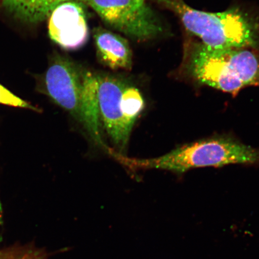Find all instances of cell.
<instances>
[{"mask_svg": "<svg viewBox=\"0 0 259 259\" xmlns=\"http://www.w3.org/2000/svg\"><path fill=\"white\" fill-rule=\"evenodd\" d=\"M181 70L202 85L236 96L245 87H259V48L213 49L186 40Z\"/></svg>", "mask_w": 259, "mask_h": 259, "instance_id": "obj_1", "label": "cell"}, {"mask_svg": "<svg viewBox=\"0 0 259 259\" xmlns=\"http://www.w3.org/2000/svg\"><path fill=\"white\" fill-rule=\"evenodd\" d=\"M174 13L189 33L213 49L259 48V21L238 8L223 12L199 11L184 0H155Z\"/></svg>", "mask_w": 259, "mask_h": 259, "instance_id": "obj_2", "label": "cell"}, {"mask_svg": "<svg viewBox=\"0 0 259 259\" xmlns=\"http://www.w3.org/2000/svg\"><path fill=\"white\" fill-rule=\"evenodd\" d=\"M131 168L163 169L183 174L193 168L222 167L232 164L259 165V149L244 145L229 136L212 138L184 145L158 158L117 159Z\"/></svg>", "mask_w": 259, "mask_h": 259, "instance_id": "obj_3", "label": "cell"}, {"mask_svg": "<svg viewBox=\"0 0 259 259\" xmlns=\"http://www.w3.org/2000/svg\"><path fill=\"white\" fill-rule=\"evenodd\" d=\"M88 5L105 23L135 40L147 41L163 32L153 10L141 0H76Z\"/></svg>", "mask_w": 259, "mask_h": 259, "instance_id": "obj_4", "label": "cell"}, {"mask_svg": "<svg viewBox=\"0 0 259 259\" xmlns=\"http://www.w3.org/2000/svg\"><path fill=\"white\" fill-rule=\"evenodd\" d=\"M85 72L67 58L58 56L44 76V91L47 95L80 121V101Z\"/></svg>", "mask_w": 259, "mask_h": 259, "instance_id": "obj_5", "label": "cell"}, {"mask_svg": "<svg viewBox=\"0 0 259 259\" xmlns=\"http://www.w3.org/2000/svg\"><path fill=\"white\" fill-rule=\"evenodd\" d=\"M97 78L100 121L112 144L118 149V154L122 155L133 129L121 110L122 94L128 84L118 77L106 74H98Z\"/></svg>", "mask_w": 259, "mask_h": 259, "instance_id": "obj_6", "label": "cell"}, {"mask_svg": "<svg viewBox=\"0 0 259 259\" xmlns=\"http://www.w3.org/2000/svg\"><path fill=\"white\" fill-rule=\"evenodd\" d=\"M83 5L76 0L64 2L48 18L49 36L64 50H77L89 39V28Z\"/></svg>", "mask_w": 259, "mask_h": 259, "instance_id": "obj_7", "label": "cell"}, {"mask_svg": "<svg viewBox=\"0 0 259 259\" xmlns=\"http://www.w3.org/2000/svg\"><path fill=\"white\" fill-rule=\"evenodd\" d=\"M97 54L104 66L112 70H131L132 52L128 42L120 35L97 27L93 31Z\"/></svg>", "mask_w": 259, "mask_h": 259, "instance_id": "obj_8", "label": "cell"}, {"mask_svg": "<svg viewBox=\"0 0 259 259\" xmlns=\"http://www.w3.org/2000/svg\"><path fill=\"white\" fill-rule=\"evenodd\" d=\"M98 92L99 84L96 74L85 70L80 101L81 122L95 143L109 153L111 149L103 142L100 132L101 121Z\"/></svg>", "mask_w": 259, "mask_h": 259, "instance_id": "obj_9", "label": "cell"}, {"mask_svg": "<svg viewBox=\"0 0 259 259\" xmlns=\"http://www.w3.org/2000/svg\"><path fill=\"white\" fill-rule=\"evenodd\" d=\"M69 0H2L3 7L18 20L29 24L40 23L57 6Z\"/></svg>", "mask_w": 259, "mask_h": 259, "instance_id": "obj_10", "label": "cell"}, {"mask_svg": "<svg viewBox=\"0 0 259 259\" xmlns=\"http://www.w3.org/2000/svg\"><path fill=\"white\" fill-rule=\"evenodd\" d=\"M144 108V99L139 90L134 86H126L121 96V110L125 120L132 127Z\"/></svg>", "mask_w": 259, "mask_h": 259, "instance_id": "obj_11", "label": "cell"}, {"mask_svg": "<svg viewBox=\"0 0 259 259\" xmlns=\"http://www.w3.org/2000/svg\"><path fill=\"white\" fill-rule=\"evenodd\" d=\"M0 104L37 111V109L30 103L19 98L1 84H0Z\"/></svg>", "mask_w": 259, "mask_h": 259, "instance_id": "obj_12", "label": "cell"}, {"mask_svg": "<svg viewBox=\"0 0 259 259\" xmlns=\"http://www.w3.org/2000/svg\"><path fill=\"white\" fill-rule=\"evenodd\" d=\"M142 2H145V0H141Z\"/></svg>", "mask_w": 259, "mask_h": 259, "instance_id": "obj_13", "label": "cell"}]
</instances>
